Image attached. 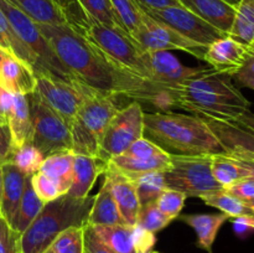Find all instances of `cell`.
<instances>
[{
  "label": "cell",
  "mask_w": 254,
  "mask_h": 253,
  "mask_svg": "<svg viewBox=\"0 0 254 253\" xmlns=\"http://www.w3.org/2000/svg\"><path fill=\"white\" fill-rule=\"evenodd\" d=\"M248 206H250L251 211H252V215H253V220H254V200L252 201H248Z\"/></svg>",
  "instance_id": "cell-55"
},
{
  "label": "cell",
  "mask_w": 254,
  "mask_h": 253,
  "mask_svg": "<svg viewBox=\"0 0 254 253\" xmlns=\"http://www.w3.org/2000/svg\"><path fill=\"white\" fill-rule=\"evenodd\" d=\"M7 126L11 135L12 148H19L26 143H32V121L30 104L24 94H14L12 104L6 113Z\"/></svg>",
  "instance_id": "cell-23"
},
{
  "label": "cell",
  "mask_w": 254,
  "mask_h": 253,
  "mask_svg": "<svg viewBox=\"0 0 254 253\" xmlns=\"http://www.w3.org/2000/svg\"><path fill=\"white\" fill-rule=\"evenodd\" d=\"M54 1L64 9V14H66L67 10H69L71 7H73L76 5V0H54Z\"/></svg>",
  "instance_id": "cell-52"
},
{
  "label": "cell",
  "mask_w": 254,
  "mask_h": 253,
  "mask_svg": "<svg viewBox=\"0 0 254 253\" xmlns=\"http://www.w3.org/2000/svg\"><path fill=\"white\" fill-rule=\"evenodd\" d=\"M144 59L150 81L171 91L206 69L205 67L185 66L169 51H145Z\"/></svg>",
  "instance_id": "cell-14"
},
{
  "label": "cell",
  "mask_w": 254,
  "mask_h": 253,
  "mask_svg": "<svg viewBox=\"0 0 254 253\" xmlns=\"http://www.w3.org/2000/svg\"><path fill=\"white\" fill-rule=\"evenodd\" d=\"M171 218L164 215L158 207H156L155 202L148 203V205L140 206L136 215V222L135 225L140 226V227L145 228V230L150 231V232L156 233L159 231L164 230L166 226L170 225Z\"/></svg>",
  "instance_id": "cell-39"
},
{
  "label": "cell",
  "mask_w": 254,
  "mask_h": 253,
  "mask_svg": "<svg viewBox=\"0 0 254 253\" xmlns=\"http://www.w3.org/2000/svg\"><path fill=\"white\" fill-rule=\"evenodd\" d=\"M104 246L113 253H135L133 246V235L129 225L92 226Z\"/></svg>",
  "instance_id": "cell-33"
},
{
  "label": "cell",
  "mask_w": 254,
  "mask_h": 253,
  "mask_svg": "<svg viewBox=\"0 0 254 253\" xmlns=\"http://www.w3.org/2000/svg\"><path fill=\"white\" fill-rule=\"evenodd\" d=\"M0 9L5 14L6 19L9 20L17 36L30 50H32L41 59V61L46 64L47 69L52 76L69 82V83L84 84L83 82L79 81L78 77L71 69H68L62 63V61L57 56L55 50L52 49L50 42L41 34L36 22L32 21L27 15H25L20 9H17L9 0H0Z\"/></svg>",
  "instance_id": "cell-8"
},
{
  "label": "cell",
  "mask_w": 254,
  "mask_h": 253,
  "mask_svg": "<svg viewBox=\"0 0 254 253\" xmlns=\"http://www.w3.org/2000/svg\"><path fill=\"white\" fill-rule=\"evenodd\" d=\"M174 107L193 116L233 122L251 109V102L232 82V77L206 68L202 73L173 89Z\"/></svg>",
  "instance_id": "cell-2"
},
{
  "label": "cell",
  "mask_w": 254,
  "mask_h": 253,
  "mask_svg": "<svg viewBox=\"0 0 254 253\" xmlns=\"http://www.w3.org/2000/svg\"><path fill=\"white\" fill-rule=\"evenodd\" d=\"M20 236L4 218H0V253H21Z\"/></svg>",
  "instance_id": "cell-43"
},
{
  "label": "cell",
  "mask_w": 254,
  "mask_h": 253,
  "mask_svg": "<svg viewBox=\"0 0 254 253\" xmlns=\"http://www.w3.org/2000/svg\"><path fill=\"white\" fill-rule=\"evenodd\" d=\"M93 89L87 84H73L47 74L36 77V92L40 98L71 126L79 106Z\"/></svg>",
  "instance_id": "cell-13"
},
{
  "label": "cell",
  "mask_w": 254,
  "mask_h": 253,
  "mask_svg": "<svg viewBox=\"0 0 254 253\" xmlns=\"http://www.w3.org/2000/svg\"><path fill=\"white\" fill-rule=\"evenodd\" d=\"M26 97L34 129L32 144L45 158L60 151H72L71 129L67 122L50 108L36 92Z\"/></svg>",
  "instance_id": "cell-9"
},
{
  "label": "cell",
  "mask_w": 254,
  "mask_h": 253,
  "mask_svg": "<svg viewBox=\"0 0 254 253\" xmlns=\"http://www.w3.org/2000/svg\"><path fill=\"white\" fill-rule=\"evenodd\" d=\"M134 183L136 186V193L140 206L155 202L159 195L166 189L164 183V171L144 174L135 179Z\"/></svg>",
  "instance_id": "cell-35"
},
{
  "label": "cell",
  "mask_w": 254,
  "mask_h": 253,
  "mask_svg": "<svg viewBox=\"0 0 254 253\" xmlns=\"http://www.w3.org/2000/svg\"><path fill=\"white\" fill-rule=\"evenodd\" d=\"M212 154L205 155H170V166L164 171L166 189L180 191L186 197H201L222 186L211 170Z\"/></svg>",
  "instance_id": "cell-7"
},
{
  "label": "cell",
  "mask_w": 254,
  "mask_h": 253,
  "mask_svg": "<svg viewBox=\"0 0 254 253\" xmlns=\"http://www.w3.org/2000/svg\"><path fill=\"white\" fill-rule=\"evenodd\" d=\"M73 29L99 47L117 63L130 69L141 78L150 81L144 59L145 51H143L133 37L123 29L107 26L88 16L84 17Z\"/></svg>",
  "instance_id": "cell-6"
},
{
  "label": "cell",
  "mask_w": 254,
  "mask_h": 253,
  "mask_svg": "<svg viewBox=\"0 0 254 253\" xmlns=\"http://www.w3.org/2000/svg\"><path fill=\"white\" fill-rule=\"evenodd\" d=\"M225 1L228 2V4H230V5H232V6L236 7L238 5V2L241 1V0H225Z\"/></svg>",
  "instance_id": "cell-54"
},
{
  "label": "cell",
  "mask_w": 254,
  "mask_h": 253,
  "mask_svg": "<svg viewBox=\"0 0 254 253\" xmlns=\"http://www.w3.org/2000/svg\"><path fill=\"white\" fill-rule=\"evenodd\" d=\"M184 7L192 11L223 34L228 35L235 19L236 7L225 0H179Z\"/></svg>",
  "instance_id": "cell-21"
},
{
  "label": "cell",
  "mask_w": 254,
  "mask_h": 253,
  "mask_svg": "<svg viewBox=\"0 0 254 253\" xmlns=\"http://www.w3.org/2000/svg\"><path fill=\"white\" fill-rule=\"evenodd\" d=\"M108 163L127 178L134 181L144 174L168 170V168L170 166V154L165 153L164 155L154 159L130 158V156L121 154V155L112 158Z\"/></svg>",
  "instance_id": "cell-27"
},
{
  "label": "cell",
  "mask_w": 254,
  "mask_h": 253,
  "mask_svg": "<svg viewBox=\"0 0 254 253\" xmlns=\"http://www.w3.org/2000/svg\"><path fill=\"white\" fill-rule=\"evenodd\" d=\"M11 150L12 143L9 126H0V166L6 163Z\"/></svg>",
  "instance_id": "cell-48"
},
{
  "label": "cell",
  "mask_w": 254,
  "mask_h": 253,
  "mask_svg": "<svg viewBox=\"0 0 254 253\" xmlns=\"http://www.w3.org/2000/svg\"><path fill=\"white\" fill-rule=\"evenodd\" d=\"M2 183H1V200H0V216L11 222L19 207L24 191L25 181L27 175L17 169L14 164L5 163L1 165Z\"/></svg>",
  "instance_id": "cell-22"
},
{
  "label": "cell",
  "mask_w": 254,
  "mask_h": 253,
  "mask_svg": "<svg viewBox=\"0 0 254 253\" xmlns=\"http://www.w3.org/2000/svg\"><path fill=\"white\" fill-rule=\"evenodd\" d=\"M166 151L163 150L160 146L156 145L151 140H149L145 136H141L140 139L134 141L128 149L123 153V155L130 156V158L138 159H154L158 156L164 155Z\"/></svg>",
  "instance_id": "cell-42"
},
{
  "label": "cell",
  "mask_w": 254,
  "mask_h": 253,
  "mask_svg": "<svg viewBox=\"0 0 254 253\" xmlns=\"http://www.w3.org/2000/svg\"><path fill=\"white\" fill-rule=\"evenodd\" d=\"M211 170L215 180L222 186V189L230 188L241 179L250 176V173L227 153L212 154Z\"/></svg>",
  "instance_id": "cell-31"
},
{
  "label": "cell",
  "mask_w": 254,
  "mask_h": 253,
  "mask_svg": "<svg viewBox=\"0 0 254 253\" xmlns=\"http://www.w3.org/2000/svg\"><path fill=\"white\" fill-rule=\"evenodd\" d=\"M93 202L94 196L76 198L66 193L45 203L36 218L20 236V252L44 253L64 231L84 227Z\"/></svg>",
  "instance_id": "cell-4"
},
{
  "label": "cell",
  "mask_w": 254,
  "mask_h": 253,
  "mask_svg": "<svg viewBox=\"0 0 254 253\" xmlns=\"http://www.w3.org/2000/svg\"><path fill=\"white\" fill-rule=\"evenodd\" d=\"M103 175V183L111 190L124 221L129 226H134L136 222V215H138V211L140 208L135 183L127 178L126 175H123L121 171L117 170L109 163Z\"/></svg>",
  "instance_id": "cell-16"
},
{
  "label": "cell",
  "mask_w": 254,
  "mask_h": 253,
  "mask_svg": "<svg viewBox=\"0 0 254 253\" xmlns=\"http://www.w3.org/2000/svg\"><path fill=\"white\" fill-rule=\"evenodd\" d=\"M201 200L208 206L217 208L221 212L227 215L230 218L238 217H252V211L246 201L236 197L235 195L228 192L225 189L212 191L206 195L201 196Z\"/></svg>",
  "instance_id": "cell-32"
},
{
  "label": "cell",
  "mask_w": 254,
  "mask_h": 253,
  "mask_svg": "<svg viewBox=\"0 0 254 253\" xmlns=\"http://www.w3.org/2000/svg\"><path fill=\"white\" fill-rule=\"evenodd\" d=\"M117 98L96 89L87 94L69 126L74 154L97 156L107 124L122 108L117 103Z\"/></svg>",
  "instance_id": "cell-5"
},
{
  "label": "cell",
  "mask_w": 254,
  "mask_h": 253,
  "mask_svg": "<svg viewBox=\"0 0 254 253\" xmlns=\"http://www.w3.org/2000/svg\"><path fill=\"white\" fill-rule=\"evenodd\" d=\"M144 136L170 155L226 153L207 122L193 114L144 113Z\"/></svg>",
  "instance_id": "cell-3"
},
{
  "label": "cell",
  "mask_w": 254,
  "mask_h": 253,
  "mask_svg": "<svg viewBox=\"0 0 254 253\" xmlns=\"http://www.w3.org/2000/svg\"><path fill=\"white\" fill-rule=\"evenodd\" d=\"M0 49L9 52L10 55L31 67L36 77L51 74L41 59L17 36L1 9H0Z\"/></svg>",
  "instance_id": "cell-20"
},
{
  "label": "cell",
  "mask_w": 254,
  "mask_h": 253,
  "mask_svg": "<svg viewBox=\"0 0 254 253\" xmlns=\"http://www.w3.org/2000/svg\"><path fill=\"white\" fill-rule=\"evenodd\" d=\"M228 36L254 52V0H241L238 2Z\"/></svg>",
  "instance_id": "cell-30"
},
{
  "label": "cell",
  "mask_w": 254,
  "mask_h": 253,
  "mask_svg": "<svg viewBox=\"0 0 254 253\" xmlns=\"http://www.w3.org/2000/svg\"><path fill=\"white\" fill-rule=\"evenodd\" d=\"M44 253H83V227L64 231Z\"/></svg>",
  "instance_id": "cell-38"
},
{
  "label": "cell",
  "mask_w": 254,
  "mask_h": 253,
  "mask_svg": "<svg viewBox=\"0 0 254 253\" xmlns=\"http://www.w3.org/2000/svg\"><path fill=\"white\" fill-rule=\"evenodd\" d=\"M73 160V151H60V153H55L46 156L39 170L49 178H51L57 184L62 195H66L72 185Z\"/></svg>",
  "instance_id": "cell-28"
},
{
  "label": "cell",
  "mask_w": 254,
  "mask_h": 253,
  "mask_svg": "<svg viewBox=\"0 0 254 253\" xmlns=\"http://www.w3.org/2000/svg\"><path fill=\"white\" fill-rule=\"evenodd\" d=\"M186 198L188 197L184 193H181L180 191L165 189L159 195V197L156 198L155 205L164 215L168 216L169 218L174 221L180 216L181 210H183L184 205H185Z\"/></svg>",
  "instance_id": "cell-40"
},
{
  "label": "cell",
  "mask_w": 254,
  "mask_h": 253,
  "mask_svg": "<svg viewBox=\"0 0 254 253\" xmlns=\"http://www.w3.org/2000/svg\"><path fill=\"white\" fill-rule=\"evenodd\" d=\"M144 136V112L139 102L122 107L107 124L98 146V156L108 163Z\"/></svg>",
  "instance_id": "cell-10"
},
{
  "label": "cell",
  "mask_w": 254,
  "mask_h": 253,
  "mask_svg": "<svg viewBox=\"0 0 254 253\" xmlns=\"http://www.w3.org/2000/svg\"><path fill=\"white\" fill-rule=\"evenodd\" d=\"M0 126H7V119L6 116L2 113V111L0 109Z\"/></svg>",
  "instance_id": "cell-53"
},
{
  "label": "cell",
  "mask_w": 254,
  "mask_h": 253,
  "mask_svg": "<svg viewBox=\"0 0 254 253\" xmlns=\"http://www.w3.org/2000/svg\"><path fill=\"white\" fill-rule=\"evenodd\" d=\"M31 176L32 175H27L19 207H17L14 218L9 223L20 235H22L25 230L31 225L32 221L36 218V216L39 215L45 205L44 201L40 200V197L36 195L34 188H32Z\"/></svg>",
  "instance_id": "cell-29"
},
{
  "label": "cell",
  "mask_w": 254,
  "mask_h": 253,
  "mask_svg": "<svg viewBox=\"0 0 254 253\" xmlns=\"http://www.w3.org/2000/svg\"><path fill=\"white\" fill-rule=\"evenodd\" d=\"M83 253H113L107 246L103 245L92 226L83 227Z\"/></svg>",
  "instance_id": "cell-45"
},
{
  "label": "cell",
  "mask_w": 254,
  "mask_h": 253,
  "mask_svg": "<svg viewBox=\"0 0 254 253\" xmlns=\"http://www.w3.org/2000/svg\"><path fill=\"white\" fill-rule=\"evenodd\" d=\"M131 235H133V246L135 253H150L153 247L155 246L156 237L155 233L145 230L138 225L131 227Z\"/></svg>",
  "instance_id": "cell-44"
},
{
  "label": "cell",
  "mask_w": 254,
  "mask_h": 253,
  "mask_svg": "<svg viewBox=\"0 0 254 253\" xmlns=\"http://www.w3.org/2000/svg\"><path fill=\"white\" fill-rule=\"evenodd\" d=\"M232 123L238 124V126H243V128L248 129V130L253 131L254 133V113L253 112H251V109L250 111L245 112L243 114H241V116L238 117L236 121H233Z\"/></svg>",
  "instance_id": "cell-50"
},
{
  "label": "cell",
  "mask_w": 254,
  "mask_h": 253,
  "mask_svg": "<svg viewBox=\"0 0 254 253\" xmlns=\"http://www.w3.org/2000/svg\"><path fill=\"white\" fill-rule=\"evenodd\" d=\"M37 26L62 63L92 89L153 104L160 109L174 107L171 89L141 78L117 63L68 24Z\"/></svg>",
  "instance_id": "cell-1"
},
{
  "label": "cell",
  "mask_w": 254,
  "mask_h": 253,
  "mask_svg": "<svg viewBox=\"0 0 254 253\" xmlns=\"http://www.w3.org/2000/svg\"><path fill=\"white\" fill-rule=\"evenodd\" d=\"M251 50L231 36L218 39L207 47L203 61L218 73L233 77L250 57Z\"/></svg>",
  "instance_id": "cell-15"
},
{
  "label": "cell",
  "mask_w": 254,
  "mask_h": 253,
  "mask_svg": "<svg viewBox=\"0 0 254 253\" xmlns=\"http://www.w3.org/2000/svg\"><path fill=\"white\" fill-rule=\"evenodd\" d=\"M143 11L156 21L175 30L186 39L192 40L206 47L217 41L218 39L227 36L183 5H174L161 9H146Z\"/></svg>",
  "instance_id": "cell-12"
},
{
  "label": "cell",
  "mask_w": 254,
  "mask_h": 253,
  "mask_svg": "<svg viewBox=\"0 0 254 253\" xmlns=\"http://www.w3.org/2000/svg\"><path fill=\"white\" fill-rule=\"evenodd\" d=\"M0 218H1V216H0Z\"/></svg>",
  "instance_id": "cell-57"
},
{
  "label": "cell",
  "mask_w": 254,
  "mask_h": 253,
  "mask_svg": "<svg viewBox=\"0 0 254 253\" xmlns=\"http://www.w3.org/2000/svg\"><path fill=\"white\" fill-rule=\"evenodd\" d=\"M1 183H2V174H1V166H0V200H1Z\"/></svg>",
  "instance_id": "cell-56"
},
{
  "label": "cell",
  "mask_w": 254,
  "mask_h": 253,
  "mask_svg": "<svg viewBox=\"0 0 254 253\" xmlns=\"http://www.w3.org/2000/svg\"><path fill=\"white\" fill-rule=\"evenodd\" d=\"M205 119L227 154L254 159V133L232 122Z\"/></svg>",
  "instance_id": "cell-18"
},
{
  "label": "cell",
  "mask_w": 254,
  "mask_h": 253,
  "mask_svg": "<svg viewBox=\"0 0 254 253\" xmlns=\"http://www.w3.org/2000/svg\"><path fill=\"white\" fill-rule=\"evenodd\" d=\"M107 165L108 163L98 156L74 154L72 185L67 195L76 198L87 197L97 178L106 171Z\"/></svg>",
  "instance_id": "cell-19"
},
{
  "label": "cell",
  "mask_w": 254,
  "mask_h": 253,
  "mask_svg": "<svg viewBox=\"0 0 254 253\" xmlns=\"http://www.w3.org/2000/svg\"><path fill=\"white\" fill-rule=\"evenodd\" d=\"M88 226H117L128 225L124 221L118 205L108 186L103 183L99 192L94 196V202L89 212Z\"/></svg>",
  "instance_id": "cell-25"
},
{
  "label": "cell",
  "mask_w": 254,
  "mask_h": 253,
  "mask_svg": "<svg viewBox=\"0 0 254 253\" xmlns=\"http://www.w3.org/2000/svg\"><path fill=\"white\" fill-rule=\"evenodd\" d=\"M225 190L235 195L236 197L246 201V202L252 201L254 200V179L252 176L243 178L240 181L233 184V185H231L230 188L225 189Z\"/></svg>",
  "instance_id": "cell-46"
},
{
  "label": "cell",
  "mask_w": 254,
  "mask_h": 253,
  "mask_svg": "<svg viewBox=\"0 0 254 253\" xmlns=\"http://www.w3.org/2000/svg\"><path fill=\"white\" fill-rule=\"evenodd\" d=\"M45 156L32 143H26L19 148H12L6 163H11L26 175H34L40 170Z\"/></svg>",
  "instance_id": "cell-34"
},
{
  "label": "cell",
  "mask_w": 254,
  "mask_h": 253,
  "mask_svg": "<svg viewBox=\"0 0 254 253\" xmlns=\"http://www.w3.org/2000/svg\"><path fill=\"white\" fill-rule=\"evenodd\" d=\"M130 36L139 45V47L146 52L178 50V51L188 52L196 59L203 61V56L207 50V47L203 45L186 39L175 30L156 21L145 11H143L141 15L140 25Z\"/></svg>",
  "instance_id": "cell-11"
},
{
  "label": "cell",
  "mask_w": 254,
  "mask_h": 253,
  "mask_svg": "<svg viewBox=\"0 0 254 253\" xmlns=\"http://www.w3.org/2000/svg\"><path fill=\"white\" fill-rule=\"evenodd\" d=\"M183 222L188 223L197 236V246L206 252L212 253V246L215 243L218 231L226 221L230 220L225 213H193V215L179 216Z\"/></svg>",
  "instance_id": "cell-24"
},
{
  "label": "cell",
  "mask_w": 254,
  "mask_h": 253,
  "mask_svg": "<svg viewBox=\"0 0 254 253\" xmlns=\"http://www.w3.org/2000/svg\"><path fill=\"white\" fill-rule=\"evenodd\" d=\"M231 155V154H230ZM246 169V170L250 173V176H252L254 179V159L253 158H247V156H238V155H231Z\"/></svg>",
  "instance_id": "cell-51"
},
{
  "label": "cell",
  "mask_w": 254,
  "mask_h": 253,
  "mask_svg": "<svg viewBox=\"0 0 254 253\" xmlns=\"http://www.w3.org/2000/svg\"><path fill=\"white\" fill-rule=\"evenodd\" d=\"M140 9H161L174 5H181L179 0H134Z\"/></svg>",
  "instance_id": "cell-49"
},
{
  "label": "cell",
  "mask_w": 254,
  "mask_h": 253,
  "mask_svg": "<svg viewBox=\"0 0 254 253\" xmlns=\"http://www.w3.org/2000/svg\"><path fill=\"white\" fill-rule=\"evenodd\" d=\"M119 25L129 35L133 34L141 22L143 10L134 0H109Z\"/></svg>",
  "instance_id": "cell-36"
},
{
  "label": "cell",
  "mask_w": 254,
  "mask_h": 253,
  "mask_svg": "<svg viewBox=\"0 0 254 253\" xmlns=\"http://www.w3.org/2000/svg\"><path fill=\"white\" fill-rule=\"evenodd\" d=\"M236 79L238 86L254 91V52H251L250 57L246 61L245 66L232 77Z\"/></svg>",
  "instance_id": "cell-47"
},
{
  "label": "cell",
  "mask_w": 254,
  "mask_h": 253,
  "mask_svg": "<svg viewBox=\"0 0 254 253\" xmlns=\"http://www.w3.org/2000/svg\"><path fill=\"white\" fill-rule=\"evenodd\" d=\"M9 1L36 24H67V17L64 9L54 0H9Z\"/></svg>",
  "instance_id": "cell-26"
},
{
  "label": "cell",
  "mask_w": 254,
  "mask_h": 253,
  "mask_svg": "<svg viewBox=\"0 0 254 253\" xmlns=\"http://www.w3.org/2000/svg\"><path fill=\"white\" fill-rule=\"evenodd\" d=\"M31 184L36 195L45 203L50 202L52 200H56L57 197L62 196L57 184L51 178L41 173V171H37V173H35L31 176Z\"/></svg>",
  "instance_id": "cell-41"
},
{
  "label": "cell",
  "mask_w": 254,
  "mask_h": 253,
  "mask_svg": "<svg viewBox=\"0 0 254 253\" xmlns=\"http://www.w3.org/2000/svg\"><path fill=\"white\" fill-rule=\"evenodd\" d=\"M76 2L82 11L94 21L111 27H121L109 0H76Z\"/></svg>",
  "instance_id": "cell-37"
},
{
  "label": "cell",
  "mask_w": 254,
  "mask_h": 253,
  "mask_svg": "<svg viewBox=\"0 0 254 253\" xmlns=\"http://www.w3.org/2000/svg\"><path fill=\"white\" fill-rule=\"evenodd\" d=\"M0 87L12 94L34 93L36 76L30 66L0 49Z\"/></svg>",
  "instance_id": "cell-17"
}]
</instances>
